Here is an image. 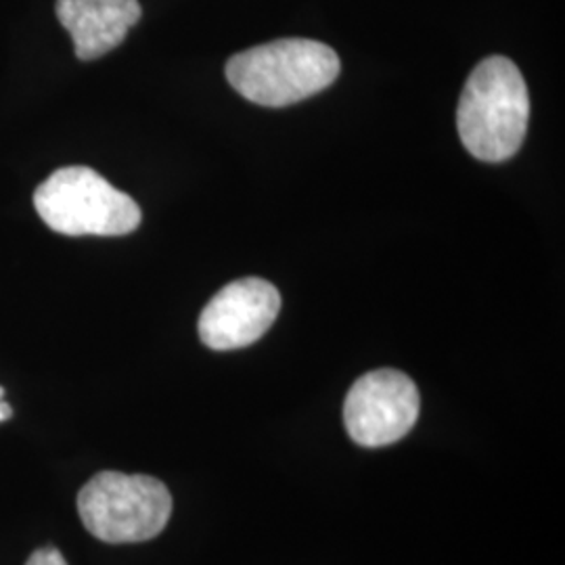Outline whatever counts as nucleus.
<instances>
[{
  "mask_svg": "<svg viewBox=\"0 0 565 565\" xmlns=\"http://www.w3.org/2000/svg\"><path fill=\"white\" fill-rule=\"evenodd\" d=\"M55 13L74 41L76 57L93 61L120 46L142 9L139 0H57Z\"/></svg>",
  "mask_w": 565,
  "mask_h": 565,
  "instance_id": "nucleus-7",
  "label": "nucleus"
},
{
  "mask_svg": "<svg viewBox=\"0 0 565 565\" xmlns=\"http://www.w3.org/2000/svg\"><path fill=\"white\" fill-rule=\"evenodd\" d=\"M530 97L518 65L501 55L486 57L465 82L457 128L465 149L480 162L511 160L527 130Z\"/></svg>",
  "mask_w": 565,
  "mask_h": 565,
  "instance_id": "nucleus-1",
  "label": "nucleus"
},
{
  "mask_svg": "<svg viewBox=\"0 0 565 565\" xmlns=\"http://www.w3.org/2000/svg\"><path fill=\"white\" fill-rule=\"evenodd\" d=\"M281 296L273 282L247 277L228 282L202 310L200 338L212 350H237L258 342L275 323Z\"/></svg>",
  "mask_w": 565,
  "mask_h": 565,
  "instance_id": "nucleus-6",
  "label": "nucleus"
},
{
  "mask_svg": "<svg viewBox=\"0 0 565 565\" xmlns=\"http://www.w3.org/2000/svg\"><path fill=\"white\" fill-rule=\"evenodd\" d=\"M25 565H67L65 557L61 555L60 548L55 546H42L30 555Z\"/></svg>",
  "mask_w": 565,
  "mask_h": 565,
  "instance_id": "nucleus-8",
  "label": "nucleus"
},
{
  "mask_svg": "<svg viewBox=\"0 0 565 565\" xmlns=\"http://www.w3.org/2000/svg\"><path fill=\"white\" fill-rule=\"evenodd\" d=\"M422 408L415 382L394 369L371 371L350 387L343 424L350 438L366 448L394 445L417 424Z\"/></svg>",
  "mask_w": 565,
  "mask_h": 565,
  "instance_id": "nucleus-5",
  "label": "nucleus"
},
{
  "mask_svg": "<svg viewBox=\"0 0 565 565\" xmlns=\"http://www.w3.org/2000/svg\"><path fill=\"white\" fill-rule=\"evenodd\" d=\"M2 396H4V387H0V424L13 417V408H11V404L4 403V401H2Z\"/></svg>",
  "mask_w": 565,
  "mask_h": 565,
  "instance_id": "nucleus-9",
  "label": "nucleus"
},
{
  "mask_svg": "<svg viewBox=\"0 0 565 565\" xmlns=\"http://www.w3.org/2000/svg\"><path fill=\"white\" fill-rule=\"evenodd\" d=\"M34 207L51 231L70 237H121L142 218L139 203L86 166L55 170L34 191Z\"/></svg>",
  "mask_w": 565,
  "mask_h": 565,
  "instance_id": "nucleus-3",
  "label": "nucleus"
},
{
  "mask_svg": "<svg viewBox=\"0 0 565 565\" xmlns=\"http://www.w3.org/2000/svg\"><path fill=\"white\" fill-rule=\"evenodd\" d=\"M78 513L84 527L103 543H145L170 522L172 497L151 476L102 471L82 486Z\"/></svg>",
  "mask_w": 565,
  "mask_h": 565,
  "instance_id": "nucleus-4",
  "label": "nucleus"
},
{
  "mask_svg": "<svg viewBox=\"0 0 565 565\" xmlns=\"http://www.w3.org/2000/svg\"><path fill=\"white\" fill-rule=\"evenodd\" d=\"M340 70L338 53L323 42L281 39L233 55L226 78L247 102L285 107L331 86Z\"/></svg>",
  "mask_w": 565,
  "mask_h": 565,
  "instance_id": "nucleus-2",
  "label": "nucleus"
}]
</instances>
